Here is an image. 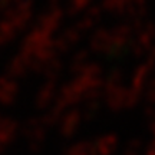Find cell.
I'll return each instance as SVG.
<instances>
[{
  "label": "cell",
  "mask_w": 155,
  "mask_h": 155,
  "mask_svg": "<svg viewBox=\"0 0 155 155\" xmlns=\"http://www.w3.org/2000/svg\"><path fill=\"white\" fill-rule=\"evenodd\" d=\"M16 92V83L13 82L10 78H0V104H3V105L12 104L15 101Z\"/></svg>",
  "instance_id": "cell-1"
},
{
  "label": "cell",
  "mask_w": 155,
  "mask_h": 155,
  "mask_svg": "<svg viewBox=\"0 0 155 155\" xmlns=\"http://www.w3.org/2000/svg\"><path fill=\"white\" fill-rule=\"evenodd\" d=\"M116 144L118 139L115 135H104L96 141V145L94 147V152L98 155H111L114 151L116 150Z\"/></svg>",
  "instance_id": "cell-2"
},
{
  "label": "cell",
  "mask_w": 155,
  "mask_h": 155,
  "mask_svg": "<svg viewBox=\"0 0 155 155\" xmlns=\"http://www.w3.org/2000/svg\"><path fill=\"white\" fill-rule=\"evenodd\" d=\"M45 125L43 122H32L26 129V139L30 145H39L45 139Z\"/></svg>",
  "instance_id": "cell-3"
},
{
  "label": "cell",
  "mask_w": 155,
  "mask_h": 155,
  "mask_svg": "<svg viewBox=\"0 0 155 155\" xmlns=\"http://www.w3.org/2000/svg\"><path fill=\"white\" fill-rule=\"evenodd\" d=\"M79 124H81V115H79V112L78 111H71L68 112L66 115L63 116V119H62V125H61V131L63 135H72L75 131H76V128L79 127Z\"/></svg>",
  "instance_id": "cell-4"
},
{
  "label": "cell",
  "mask_w": 155,
  "mask_h": 155,
  "mask_svg": "<svg viewBox=\"0 0 155 155\" xmlns=\"http://www.w3.org/2000/svg\"><path fill=\"white\" fill-rule=\"evenodd\" d=\"M30 66V62L26 56H16L9 65V76H20L26 72Z\"/></svg>",
  "instance_id": "cell-5"
},
{
  "label": "cell",
  "mask_w": 155,
  "mask_h": 155,
  "mask_svg": "<svg viewBox=\"0 0 155 155\" xmlns=\"http://www.w3.org/2000/svg\"><path fill=\"white\" fill-rule=\"evenodd\" d=\"M53 95H55V88H53V83H48L40 88V91L36 95V104L38 106H45L49 105V102L53 99Z\"/></svg>",
  "instance_id": "cell-6"
},
{
  "label": "cell",
  "mask_w": 155,
  "mask_h": 155,
  "mask_svg": "<svg viewBox=\"0 0 155 155\" xmlns=\"http://www.w3.org/2000/svg\"><path fill=\"white\" fill-rule=\"evenodd\" d=\"M151 36H152V32L148 30V29L139 30L137 38H135V50H138V52L139 50H144L148 46V43H150Z\"/></svg>",
  "instance_id": "cell-7"
},
{
  "label": "cell",
  "mask_w": 155,
  "mask_h": 155,
  "mask_svg": "<svg viewBox=\"0 0 155 155\" xmlns=\"http://www.w3.org/2000/svg\"><path fill=\"white\" fill-rule=\"evenodd\" d=\"M91 154H92V150L83 142L82 144H76L66 152V155H91Z\"/></svg>",
  "instance_id": "cell-8"
},
{
  "label": "cell",
  "mask_w": 155,
  "mask_h": 155,
  "mask_svg": "<svg viewBox=\"0 0 155 155\" xmlns=\"http://www.w3.org/2000/svg\"><path fill=\"white\" fill-rule=\"evenodd\" d=\"M88 3H89V0H72L71 6H72V10L78 12V10H81V9H83Z\"/></svg>",
  "instance_id": "cell-9"
},
{
  "label": "cell",
  "mask_w": 155,
  "mask_h": 155,
  "mask_svg": "<svg viewBox=\"0 0 155 155\" xmlns=\"http://www.w3.org/2000/svg\"><path fill=\"white\" fill-rule=\"evenodd\" d=\"M12 2H13V0H0V10L9 7V6L12 5Z\"/></svg>",
  "instance_id": "cell-10"
}]
</instances>
